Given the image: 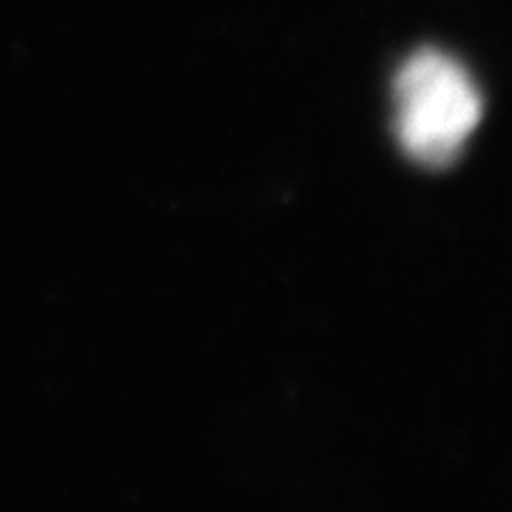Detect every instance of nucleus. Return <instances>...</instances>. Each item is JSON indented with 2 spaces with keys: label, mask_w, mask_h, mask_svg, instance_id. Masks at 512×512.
Segmentation results:
<instances>
[{
  "label": "nucleus",
  "mask_w": 512,
  "mask_h": 512,
  "mask_svg": "<svg viewBox=\"0 0 512 512\" xmlns=\"http://www.w3.org/2000/svg\"><path fill=\"white\" fill-rule=\"evenodd\" d=\"M396 134L424 165H447L461 154L481 120V92L467 69L439 49H421L396 74Z\"/></svg>",
  "instance_id": "nucleus-1"
}]
</instances>
